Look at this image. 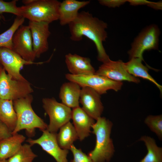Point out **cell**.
<instances>
[{
    "mask_svg": "<svg viewBox=\"0 0 162 162\" xmlns=\"http://www.w3.org/2000/svg\"><path fill=\"white\" fill-rule=\"evenodd\" d=\"M26 138L17 133L0 141V160H6L16 153Z\"/></svg>",
    "mask_w": 162,
    "mask_h": 162,
    "instance_id": "ffe728a7",
    "label": "cell"
},
{
    "mask_svg": "<svg viewBox=\"0 0 162 162\" xmlns=\"http://www.w3.org/2000/svg\"><path fill=\"white\" fill-rule=\"evenodd\" d=\"M65 76L67 80L77 83L81 87L90 88L100 95L106 93L110 89L117 92L121 89L123 85L122 82L112 80L95 74L78 75L67 74Z\"/></svg>",
    "mask_w": 162,
    "mask_h": 162,
    "instance_id": "8992f818",
    "label": "cell"
},
{
    "mask_svg": "<svg viewBox=\"0 0 162 162\" xmlns=\"http://www.w3.org/2000/svg\"><path fill=\"white\" fill-rule=\"evenodd\" d=\"M78 139L77 134L72 124L68 122L60 128L56 134L57 142L62 149H70L74 142Z\"/></svg>",
    "mask_w": 162,
    "mask_h": 162,
    "instance_id": "44dd1931",
    "label": "cell"
},
{
    "mask_svg": "<svg viewBox=\"0 0 162 162\" xmlns=\"http://www.w3.org/2000/svg\"><path fill=\"white\" fill-rule=\"evenodd\" d=\"M61 2L57 0H32L19 8L21 16L29 21L50 24L58 20Z\"/></svg>",
    "mask_w": 162,
    "mask_h": 162,
    "instance_id": "277c9868",
    "label": "cell"
},
{
    "mask_svg": "<svg viewBox=\"0 0 162 162\" xmlns=\"http://www.w3.org/2000/svg\"><path fill=\"white\" fill-rule=\"evenodd\" d=\"M80 88L78 84L72 82L63 84L59 94L62 103L73 109L79 106Z\"/></svg>",
    "mask_w": 162,
    "mask_h": 162,
    "instance_id": "ac0fdd59",
    "label": "cell"
},
{
    "mask_svg": "<svg viewBox=\"0 0 162 162\" xmlns=\"http://www.w3.org/2000/svg\"><path fill=\"white\" fill-rule=\"evenodd\" d=\"M80 103L82 109L94 119L101 117L104 110L100 95L93 89L88 87L81 89Z\"/></svg>",
    "mask_w": 162,
    "mask_h": 162,
    "instance_id": "5bb4252c",
    "label": "cell"
},
{
    "mask_svg": "<svg viewBox=\"0 0 162 162\" xmlns=\"http://www.w3.org/2000/svg\"><path fill=\"white\" fill-rule=\"evenodd\" d=\"M25 19L22 16H16L11 26L0 34V47H5L12 50L14 35L19 28L22 25Z\"/></svg>",
    "mask_w": 162,
    "mask_h": 162,
    "instance_id": "cb8c5ba5",
    "label": "cell"
},
{
    "mask_svg": "<svg viewBox=\"0 0 162 162\" xmlns=\"http://www.w3.org/2000/svg\"><path fill=\"white\" fill-rule=\"evenodd\" d=\"M33 100V97L30 94L13 101L17 120L12 135L25 129L27 136L32 137L35 134L36 128H38L42 131L47 129L48 125L35 113L32 108L31 104Z\"/></svg>",
    "mask_w": 162,
    "mask_h": 162,
    "instance_id": "3957f363",
    "label": "cell"
},
{
    "mask_svg": "<svg viewBox=\"0 0 162 162\" xmlns=\"http://www.w3.org/2000/svg\"><path fill=\"white\" fill-rule=\"evenodd\" d=\"M17 120L13 101L0 99V121L12 132L16 126Z\"/></svg>",
    "mask_w": 162,
    "mask_h": 162,
    "instance_id": "7402d4cb",
    "label": "cell"
},
{
    "mask_svg": "<svg viewBox=\"0 0 162 162\" xmlns=\"http://www.w3.org/2000/svg\"><path fill=\"white\" fill-rule=\"evenodd\" d=\"M12 132L0 121V141L11 136Z\"/></svg>",
    "mask_w": 162,
    "mask_h": 162,
    "instance_id": "f546056e",
    "label": "cell"
},
{
    "mask_svg": "<svg viewBox=\"0 0 162 162\" xmlns=\"http://www.w3.org/2000/svg\"><path fill=\"white\" fill-rule=\"evenodd\" d=\"M33 92L28 81L12 79L2 66L0 69V99L13 101L25 97Z\"/></svg>",
    "mask_w": 162,
    "mask_h": 162,
    "instance_id": "52a82bcc",
    "label": "cell"
},
{
    "mask_svg": "<svg viewBox=\"0 0 162 162\" xmlns=\"http://www.w3.org/2000/svg\"><path fill=\"white\" fill-rule=\"evenodd\" d=\"M2 66V65H1V64L0 63V68H1V67Z\"/></svg>",
    "mask_w": 162,
    "mask_h": 162,
    "instance_id": "836d02e7",
    "label": "cell"
},
{
    "mask_svg": "<svg viewBox=\"0 0 162 162\" xmlns=\"http://www.w3.org/2000/svg\"><path fill=\"white\" fill-rule=\"evenodd\" d=\"M68 25L71 40L79 41L85 36L95 44L99 61L103 63L110 59L103 44L107 38L106 23L93 16L88 11H82L78 13L76 19Z\"/></svg>",
    "mask_w": 162,
    "mask_h": 162,
    "instance_id": "6da1fadb",
    "label": "cell"
},
{
    "mask_svg": "<svg viewBox=\"0 0 162 162\" xmlns=\"http://www.w3.org/2000/svg\"><path fill=\"white\" fill-rule=\"evenodd\" d=\"M112 123L104 117H100L92 126V133L96 142L94 149L88 155L93 162H108L113 157L115 150L110 138Z\"/></svg>",
    "mask_w": 162,
    "mask_h": 162,
    "instance_id": "7a4b0ae2",
    "label": "cell"
},
{
    "mask_svg": "<svg viewBox=\"0 0 162 162\" xmlns=\"http://www.w3.org/2000/svg\"><path fill=\"white\" fill-rule=\"evenodd\" d=\"M147 5L155 10H161L162 8V1L156 2H150Z\"/></svg>",
    "mask_w": 162,
    "mask_h": 162,
    "instance_id": "1f68e13d",
    "label": "cell"
},
{
    "mask_svg": "<svg viewBox=\"0 0 162 162\" xmlns=\"http://www.w3.org/2000/svg\"><path fill=\"white\" fill-rule=\"evenodd\" d=\"M42 101L43 107L50 118L46 130L51 133H56L62 126L71 118L72 110L53 98H44Z\"/></svg>",
    "mask_w": 162,
    "mask_h": 162,
    "instance_id": "ba28073f",
    "label": "cell"
},
{
    "mask_svg": "<svg viewBox=\"0 0 162 162\" xmlns=\"http://www.w3.org/2000/svg\"><path fill=\"white\" fill-rule=\"evenodd\" d=\"M65 62L70 74L78 75L94 74L95 71L88 58L69 53L65 56Z\"/></svg>",
    "mask_w": 162,
    "mask_h": 162,
    "instance_id": "e0dca14e",
    "label": "cell"
},
{
    "mask_svg": "<svg viewBox=\"0 0 162 162\" xmlns=\"http://www.w3.org/2000/svg\"><path fill=\"white\" fill-rule=\"evenodd\" d=\"M142 60L139 58H131L128 62H124V67L127 72L132 76L136 77H140L152 82L158 88L161 93L162 86L149 74L148 68L142 63Z\"/></svg>",
    "mask_w": 162,
    "mask_h": 162,
    "instance_id": "d6986e66",
    "label": "cell"
},
{
    "mask_svg": "<svg viewBox=\"0 0 162 162\" xmlns=\"http://www.w3.org/2000/svg\"><path fill=\"white\" fill-rule=\"evenodd\" d=\"M138 141L144 142L147 150L146 155L139 162H162V148L157 145L154 139L143 136Z\"/></svg>",
    "mask_w": 162,
    "mask_h": 162,
    "instance_id": "603a6c76",
    "label": "cell"
},
{
    "mask_svg": "<svg viewBox=\"0 0 162 162\" xmlns=\"http://www.w3.org/2000/svg\"><path fill=\"white\" fill-rule=\"evenodd\" d=\"M17 1V0H14L6 2L0 0V19L2 18V14L5 13L12 14L18 16H21L19 7L16 5Z\"/></svg>",
    "mask_w": 162,
    "mask_h": 162,
    "instance_id": "4316f807",
    "label": "cell"
},
{
    "mask_svg": "<svg viewBox=\"0 0 162 162\" xmlns=\"http://www.w3.org/2000/svg\"><path fill=\"white\" fill-rule=\"evenodd\" d=\"M151 1L146 0H127V2L132 6H137L139 5H147Z\"/></svg>",
    "mask_w": 162,
    "mask_h": 162,
    "instance_id": "4dcf8cb0",
    "label": "cell"
},
{
    "mask_svg": "<svg viewBox=\"0 0 162 162\" xmlns=\"http://www.w3.org/2000/svg\"><path fill=\"white\" fill-rule=\"evenodd\" d=\"M89 1H78L76 0H65L60 5L59 19L61 26L68 25L77 17L78 11L80 8L88 4Z\"/></svg>",
    "mask_w": 162,
    "mask_h": 162,
    "instance_id": "2e32d148",
    "label": "cell"
},
{
    "mask_svg": "<svg viewBox=\"0 0 162 162\" xmlns=\"http://www.w3.org/2000/svg\"><path fill=\"white\" fill-rule=\"evenodd\" d=\"M49 24L44 22L29 21L33 50L36 58L46 52L49 49L48 38L50 35Z\"/></svg>",
    "mask_w": 162,
    "mask_h": 162,
    "instance_id": "4fadbf2b",
    "label": "cell"
},
{
    "mask_svg": "<svg viewBox=\"0 0 162 162\" xmlns=\"http://www.w3.org/2000/svg\"><path fill=\"white\" fill-rule=\"evenodd\" d=\"M71 118L78 139L82 141L90 135L94 119L80 106L73 109Z\"/></svg>",
    "mask_w": 162,
    "mask_h": 162,
    "instance_id": "9a60e30c",
    "label": "cell"
},
{
    "mask_svg": "<svg viewBox=\"0 0 162 162\" xmlns=\"http://www.w3.org/2000/svg\"><path fill=\"white\" fill-rule=\"evenodd\" d=\"M42 131V134L39 138L35 140L29 138L27 142L32 146L34 144L39 145L57 162H68L67 156L68 150L60 147L56 139V133H51L46 129Z\"/></svg>",
    "mask_w": 162,
    "mask_h": 162,
    "instance_id": "8fae6325",
    "label": "cell"
},
{
    "mask_svg": "<svg viewBox=\"0 0 162 162\" xmlns=\"http://www.w3.org/2000/svg\"><path fill=\"white\" fill-rule=\"evenodd\" d=\"M123 63L121 60L113 61L110 59L103 63L95 74L115 81H127L137 83H139L140 80L139 79L127 72L124 67Z\"/></svg>",
    "mask_w": 162,
    "mask_h": 162,
    "instance_id": "7c38bea8",
    "label": "cell"
},
{
    "mask_svg": "<svg viewBox=\"0 0 162 162\" xmlns=\"http://www.w3.org/2000/svg\"><path fill=\"white\" fill-rule=\"evenodd\" d=\"M12 50L24 60L34 62L36 57L28 26L22 25L16 30L12 39Z\"/></svg>",
    "mask_w": 162,
    "mask_h": 162,
    "instance_id": "30bf717a",
    "label": "cell"
},
{
    "mask_svg": "<svg viewBox=\"0 0 162 162\" xmlns=\"http://www.w3.org/2000/svg\"><path fill=\"white\" fill-rule=\"evenodd\" d=\"M70 150L73 155V159L70 162H93L88 155L83 152L81 149L77 148L73 144Z\"/></svg>",
    "mask_w": 162,
    "mask_h": 162,
    "instance_id": "83f0119b",
    "label": "cell"
},
{
    "mask_svg": "<svg viewBox=\"0 0 162 162\" xmlns=\"http://www.w3.org/2000/svg\"><path fill=\"white\" fill-rule=\"evenodd\" d=\"M144 123L150 130L154 133L160 140L162 139V115H149Z\"/></svg>",
    "mask_w": 162,
    "mask_h": 162,
    "instance_id": "484cf974",
    "label": "cell"
},
{
    "mask_svg": "<svg viewBox=\"0 0 162 162\" xmlns=\"http://www.w3.org/2000/svg\"><path fill=\"white\" fill-rule=\"evenodd\" d=\"M101 5L109 8L119 7L127 2L126 0H99L98 1Z\"/></svg>",
    "mask_w": 162,
    "mask_h": 162,
    "instance_id": "f1b7e54d",
    "label": "cell"
},
{
    "mask_svg": "<svg viewBox=\"0 0 162 162\" xmlns=\"http://www.w3.org/2000/svg\"><path fill=\"white\" fill-rule=\"evenodd\" d=\"M160 34L158 26L155 24L144 28L135 38L128 51L130 58H139L143 61L142 55L145 51L158 50Z\"/></svg>",
    "mask_w": 162,
    "mask_h": 162,
    "instance_id": "5b68a950",
    "label": "cell"
},
{
    "mask_svg": "<svg viewBox=\"0 0 162 162\" xmlns=\"http://www.w3.org/2000/svg\"><path fill=\"white\" fill-rule=\"evenodd\" d=\"M44 62L27 61L12 50L5 47H0V63L8 74L13 79L27 81L20 72L23 67L24 65L39 64Z\"/></svg>",
    "mask_w": 162,
    "mask_h": 162,
    "instance_id": "9c48e42d",
    "label": "cell"
},
{
    "mask_svg": "<svg viewBox=\"0 0 162 162\" xmlns=\"http://www.w3.org/2000/svg\"><path fill=\"white\" fill-rule=\"evenodd\" d=\"M0 162H7V160H0Z\"/></svg>",
    "mask_w": 162,
    "mask_h": 162,
    "instance_id": "d6a6232c",
    "label": "cell"
},
{
    "mask_svg": "<svg viewBox=\"0 0 162 162\" xmlns=\"http://www.w3.org/2000/svg\"><path fill=\"white\" fill-rule=\"evenodd\" d=\"M29 144L22 145L18 151L8 158L7 162H32L37 155L32 151Z\"/></svg>",
    "mask_w": 162,
    "mask_h": 162,
    "instance_id": "d4e9b609",
    "label": "cell"
}]
</instances>
